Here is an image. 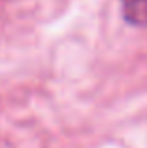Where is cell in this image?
I'll list each match as a JSON object with an SVG mask.
<instances>
[{"label":"cell","mask_w":147,"mask_h":148,"mask_svg":"<svg viewBox=\"0 0 147 148\" xmlns=\"http://www.w3.org/2000/svg\"><path fill=\"white\" fill-rule=\"evenodd\" d=\"M121 2L126 21L136 26H147V0H121Z\"/></svg>","instance_id":"obj_1"}]
</instances>
